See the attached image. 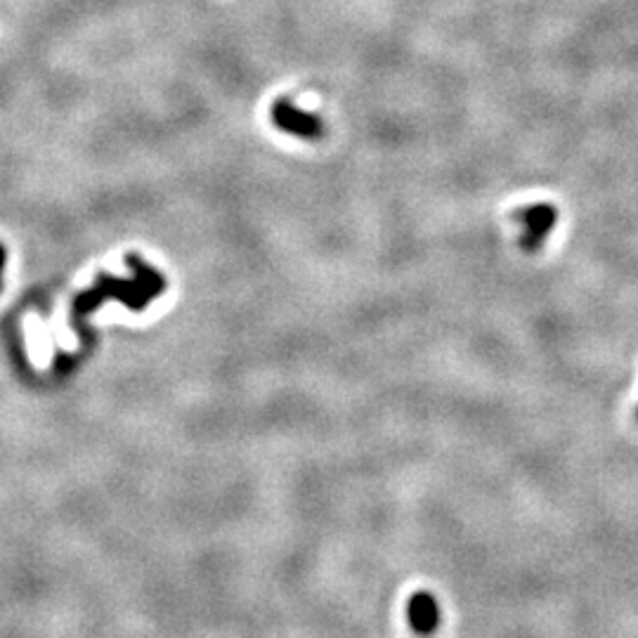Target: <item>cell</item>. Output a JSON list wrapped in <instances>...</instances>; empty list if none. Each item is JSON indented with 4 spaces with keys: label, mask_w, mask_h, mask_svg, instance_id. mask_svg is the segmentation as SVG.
Returning <instances> with one entry per match:
<instances>
[{
    "label": "cell",
    "mask_w": 638,
    "mask_h": 638,
    "mask_svg": "<svg viewBox=\"0 0 638 638\" xmlns=\"http://www.w3.org/2000/svg\"><path fill=\"white\" fill-rule=\"evenodd\" d=\"M126 263L133 268L135 277L133 279H114L109 275L97 277V284L93 289L81 294L74 301V310H71V319L74 324L81 322L88 312H93L95 308H100V303L107 301V298H116V301L126 303L130 310H142L145 305L152 301V298L161 296L166 289V279L159 275V272L147 268L142 260L130 253L126 256Z\"/></svg>",
    "instance_id": "cell-1"
},
{
    "label": "cell",
    "mask_w": 638,
    "mask_h": 638,
    "mask_svg": "<svg viewBox=\"0 0 638 638\" xmlns=\"http://www.w3.org/2000/svg\"><path fill=\"white\" fill-rule=\"evenodd\" d=\"M513 220L523 225V237L520 246L525 253H537L542 249L553 227L558 225V208L551 204H532L523 206L513 213Z\"/></svg>",
    "instance_id": "cell-2"
},
{
    "label": "cell",
    "mask_w": 638,
    "mask_h": 638,
    "mask_svg": "<svg viewBox=\"0 0 638 638\" xmlns=\"http://www.w3.org/2000/svg\"><path fill=\"white\" fill-rule=\"evenodd\" d=\"M272 123L284 133L298 135L303 140H319L324 135V123L317 114H308L298 109L286 97L272 104Z\"/></svg>",
    "instance_id": "cell-3"
},
{
    "label": "cell",
    "mask_w": 638,
    "mask_h": 638,
    "mask_svg": "<svg viewBox=\"0 0 638 638\" xmlns=\"http://www.w3.org/2000/svg\"><path fill=\"white\" fill-rule=\"evenodd\" d=\"M440 605L428 591H416L407 603V622L416 636H433L440 627Z\"/></svg>",
    "instance_id": "cell-4"
},
{
    "label": "cell",
    "mask_w": 638,
    "mask_h": 638,
    "mask_svg": "<svg viewBox=\"0 0 638 638\" xmlns=\"http://www.w3.org/2000/svg\"><path fill=\"white\" fill-rule=\"evenodd\" d=\"M3 265H5V249L0 246V270H3Z\"/></svg>",
    "instance_id": "cell-5"
},
{
    "label": "cell",
    "mask_w": 638,
    "mask_h": 638,
    "mask_svg": "<svg viewBox=\"0 0 638 638\" xmlns=\"http://www.w3.org/2000/svg\"><path fill=\"white\" fill-rule=\"evenodd\" d=\"M636 419H638V409H636Z\"/></svg>",
    "instance_id": "cell-6"
}]
</instances>
